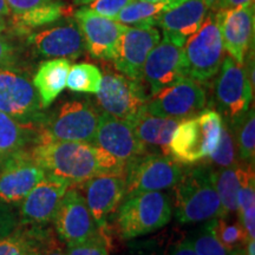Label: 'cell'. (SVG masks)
<instances>
[{
	"mask_svg": "<svg viewBox=\"0 0 255 255\" xmlns=\"http://www.w3.org/2000/svg\"><path fill=\"white\" fill-rule=\"evenodd\" d=\"M31 155L46 173L65 178L72 186L100 175H123L127 165L100 146L83 142H37Z\"/></svg>",
	"mask_w": 255,
	"mask_h": 255,
	"instance_id": "1",
	"label": "cell"
},
{
	"mask_svg": "<svg viewBox=\"0 0 255 255\" xmlns=\"http://www.w3.org/2000/svg\"><path fill=\"white\" fill-rule=\"evenodd\" d=\"M222 116L215 110H202L182 120L175 129L169 154L180 164H196L215 151L220 141Z\"/></svg>",
	"mask_w": 255,
	"mask_h": 255,
	"instance_id": "2",
	"label": "cell"
},
{
	"mask_svg": "<svg viewBox=\"0 0 255 255\" xmlns=\"http://www.w3.org/2000/svg\"><path fill=\"white\" fill-rule=\"evenodd\" d=\"M175 188V215L183 225L207 222L222 218V208L209 168L199 167L181 176Z\"/></svg>",
	"mask_w": 255,
	"mask_h": 255,
	"instance_id": "3",
	"label": "cell"
},
{
	"mask_svg": "<svg viewBox=\"0 0 255 255\" xmlns=\"http://www.w3.org/2000/svg\"><path fill=\"white\" fill-rule=\"evenodd\" d=\"M102 111L87 100H70L45 116L37 142L62 141L95 144Z\"/></svg>",
	"mask_w": 255,
	"mask_h": 255,
	"instance_id": "4",
	"label": "cell"
},
{
	"mask_svg": "<svg viewBox=\"0 0 255 255\" xmlns=\"http://www.w3.org/2000/svg\"><path fill=\"white\" fill-rule=\"evenodd\" d=\"M223 51L218 12L210 9L199 30L182 47L183 76L199 83L215 77L222 64Z\"/></svg>",
	"mask_w": 255,
	"mask_h": 255,
	"instance_id": "5",
	"label": "cell"
},
{
	"mask_svg": "<svg viewBox=\"0 0 255 255\" xmlns=\"http://www.w3.org/2000/svg\"><path fill=\"white\" fill-rule=\"evenodd\" d=\"M116 216L117 229L123 239L150 234L170 221L171 201L162 191H146L127 197Z\"/></svg>",
	"mask_w": 255,
	"mask_h": 255,
	"instance_id": "6",
	"label": "cell"
},
{
	"mask_svg": "<svg viewBox=\"0 0 255 255\" xmlns=\"http://www.w3.org/2000/svg\"><path fill=\"white\" fill-rule=\"evenodd\" d=\"M183 174L182 165L169 155L144 154L129 161L124 169V199L173 188Z\"/></svg>",
	"mask_w": 255,
	"mask_h": 255,
	"instance_id": "7",
	"label": "cell"
},
{
	"mask_svg": "<svg viewBox=\"0 0 255 255\" xmlns=\"http://www.w3.org/2000/svg\"><path fill=\"white\" fill-rule=\"evenodd\" d=\"M215 82V100L222 119L233 126L250 110L254 84L248 71L232 58L226 57Z\"/></svg>",
	"mask_w": 255,
	"mask_h": 255,
	"instance_id": "8",
	"label": "cell"
},
{
	"mask_svg": "<svg viewBox=\"0 0 255 255\" xmlns=\"http://www.w3.org/2000/svg\"><path fill=\"white\" fill-rule=\"evenodd\" d=\"M0 111L36 127L45 119L33 84L17 69H0Z\"/></svg>",
	"mask_w": 255,
	"mask_h": 255,
	"instance_id": "9",
	"label": "cell"
},
{
	"mask_svg": "<svg viewBox=\"0 0 255 255\" xmlns=\"http://www.w3.org/2000/svg\"><path fill=\"white\" fill-rule=\"evenodd\" d=\"M96 95L101 111L127 122L144 109L149 98L142 81L116 72L104 73Z\"/></svg>",
	"mask_w": 255,
	"mask_h": 255,
	"instance_id": "10",
	"label": "cell"
},
{
	"mask_svg": "<svg viewBox=\"0 0 255 255\" xmlns=\"http://www.w3.org/2000/svg\"><path fill=\"white\" fill-rule=\"evenodd\" d=\"M207 95L199 82L183 77L148 98L145 110L159 117L182 121L205 110Z\"/></svg>",
	"mask_w": 255,
	"mask_h": 255,
	"instance_id": "11",
	"label": "cell"
},
{
	"mask_svg": "<svg viewBox=\"0 0 255 255\" xmlns=\"http://www.w3.org/2000/svg\"><path fill=\"white\" fill-rule=\"evenodd\" d=\"M52 221L57 235L68 247L81 244L100 232L78 188L70 187L66 190Z\"/></svg>",
	"mask_w": 255,
	"mask_h": 255,
	"instance_id": "12",
	"label": "cell"
},
{
	"mask_svg": "<svg viewBox=\"0 0 255 255\" xmlns=\"http://www.w3.org/2000/svg\"><path fill=\"white\" fill-rule=\"evenodd\" d=\"M45 174L31 150L24 149L11 155L0 164V202L20 203Z\"/></svg>",
	"mask_w": 255,
	"mask_h": 255,
	"instance_id": "13",
	"label": "cell"
},
{
	"mask_svg": "<svg viewBox=\"0 0 255 255\" xmlns=\"http://www.w3.org/2000/svg\"><path fill=\"white\" fill-rule=\"evenodd\" d=\"M70 187H72L70 181L46 173L20 202V225L43 227L50 223Z\"/></svg>",
	"mask_w": 255,
	"mask_h": 255,
	"instance_id": "14",
	"label": "cell"
},
{
	"mask_svg": "<svg viewBox=\"0 0 255 255\" xmlns=\"http://www.w3.org/2000/svg\"><path fill=\"white\" fill-rule=\"evenodd\" d=\"M159 40V31L152 25H126L116 57L113 60L115 68L127 77L142 81V70L146 57Z\"/></svg>",
	"mask_w": 255,
	"mask_h": 255,
	"instance_id": "15",
	"label": "cell"
},
{
	"mask_svg": "<svg viewBox=\"0 0 255 255\" xmlns=\"http://www.w3.org/2000/svg\"><path fill=\"white\" fill-rule=\"evenodd\" d=\"M75 19L84 38L85 50L94 58L113 62L126 25L95 13L87 7L78 9Z\"/></svg>",
	"mask_w": 255,
	"mask_h": 255,
	"instance_id": "16",
	"label": "cell"
},
{
	"mask_svg": "<svg viewBox=\"0 0 255 255\" xmlns=\"http://www.w3.org/2000/svg\"><path fill=\"white\" fill-rule=\"evenodd\" d=\"M223 49L244 65L254 34V2L218 12Z\"/></svg>",
	"mask_w": 255,
	"mask_h": 255,
	"instance_id": "17",
	"label": "cell"
},
{
	"mask_svg": "<svg viewBox=\"0 0 255 255\" xmlns=\"http://www.w3.org/2000/svg\"><path fill=\"white\" fill-rule=\"evenodd\" d=\"M215 0H184L180 5L164 11L156 25L163 31V38L183 46L199 30L213 7Z\"/></svg>",
	"mask_w": 255,
	"mask_h": 255,
	"instance_id": "18",
	"label": "cell"
},
{
	"mask_svg": "<svg viewBox=\"0 0 255 255\" xmlns=\"http://www.w3.org/2000/svg\"><path fill=\"white\" fill-rule=\"evenodd\" d=\"M27 43L37 55L47 58L76 59L85 51L84 38L76 20L30 34Z\"/></svg>",
	"mask_w": 255,
	"mask_h": 255,
	"instance_id": "19",
	"label": "cell"
},
{
	"mask_svg": "<svg viewBox=\"0 0 255 255\" xmlns=\"http://www.w3.org/2000/svg\"><path fill=\"white\" fill-rule=\"evenodd\" d=\"M182 47L163 38L146 57L142 70V81L148 84L149 97L184 77Z\"/></svg>",
	"mask_w": 255,
	"mask_h": 255,
	"instance_id": "20",
	"label": "cell"
},
{
	"mask_svg": "<svg viewBox=\"0 0 255 255\" xmlns=\"http://www.w3.org/2000/svg\"><path fill=\"white\" fill-rule=\"evenodd\" d=\"M82 194L98 228L107 226V220L124 200L126 181L123 175H100L85 181Z\"/></svg>",
	"mask_w": 255,
	"mask_h": 255,
	"instance_id": "21",
	"label": "cell"
},
{
	"mask_svg": "<svg viewBox=\"0 0 255 255\" xmlns=\"http://www.w3.org/2000/svg\"><path fill=\"white\" fill-rule=\"evenodd\" d=\"M95 145L100 146L124 163L137 156L146 154L144 145L136 137L129 122L115 119L103 111L96 131Z\"/></svg>",
	"mask_w": 255,
	"mask_h": 255,
	"instance_id": "22",
	"label": "cell"
},
{
	"mask_svg": "<svg viewBox=\"0 0 255 255\" xmlns=\"http://www.w3.org/2000/svg\"><path fill=\"white\" fill-rule=\"evenodd\" d=\"M181 121L159 117L149 114L145 108L139 111L129 124L139 142L144 145L146 154L169 155L171 137Z\"/></svg>",
	"mask_w": 255,
	"mask_h": 255,
	"instance_id": "23",
	"label": "cell"
},
{
	"mask_svg": "<svg viewBox=\"0 0 255 255\" xmlns=\"http://www.w3.org/2000/svg\"><path fill=\"white\" fill-rule=\"evenodd\" d=\"M70 66V60L65 58H53L39 65L32 84L43 109H47L65 89Z\"/></svg>",
	"mask_w": 255,
	"mask_h": 255,
	"instance_id": "24",
	"label": "cell"
},
{
	"mask_svg": "<svg viewBox=\"0 0 255 255\" xmlns=\"http://www.w3.org/2000/svg\"><path fill=\"white\" fill-rule=\"evenodd\" d=\"M39 127L25 124L0 111V164L30 143H37Z\"/></svg>",
	"mask_w": 255,
	"mask_h": 255,
	"instance_id": "25",
	"label": "cell"
},
{
	"mask_svg": "<svg viewBox=\"0 0 255 255\" xmlns=\"http://www.w3.org/2000/svg\"><path fill=\"white\" fill-rule=\"evenodd\" d=\"M239 180L238 214L246 232L247 240L255 238V174L253 163H239L235 167Z\"/></svg>",
	"mask_w": 255,
	"mask_h": 255,
	"instance_id": "26",
	"label": "cell"
},
{
	"mask_svg": "<svg viewBox=\"0 0 255 255\" xmlns=\"http://www.w3.org/2000/svg\"><path fill=\"white\" fill-rule=\"evenodd\" d=\"M47 232L37 226L18 225L13 232L0 239V255H33Z\"/></svg>",
	"mask_w": 255,
	"mask_h": 255,
	"instance_id": "27",
	"label": "cell"
},
{
	"mask_svg": "<svg viewBox=\"0 0 255 255\" xmlns=\"http://www.w3.org/2000/svg\"><path fill=\"white\" fill-rule=\"evenodd\" d=\"M235 167L209 169L210 181L221 202L222 218L238 213L239 180Z\"/></svg>",
	"mask_w": 255,
	"mask_h": 255,
	"instance_id": "28",
	"label": "cell"
},
{
	"mask_svg": "<svg viewBox=\"0 0 255 255\" xmlns=\"http://www.w3.org/2000/svg\"><path fill=\"white\" fill-rule=\"evenodd\" d=\"M171 7H174V6L168 1L150 2L135 0L131 4L126 6L114 18V20L123 25H128V26H133V25H152V26H156V21H157L159 15Z\"/></svg>",
	"mask_w": 255,
	"mask_h": 255,
	"instance_id": "29",
	"label": "cell"
},
{
	"mask_svg": "<svg viewBox=\"0 0 255 255\" xmlns=\"http://www.w3.org/2000/svg\"><path fill=\"white\" fill-rule=\"evenodd\" d=\"M68 12H70L68 6L57 0L51 4L13 14V24L15 30L25 32L31 30V28L41 27L55 23Z\"/></svg>",
	"mask_w": 255,
	"mask_h": 255,
	"instance_id": "30",
	"label": "cell"
},
{
	"mask_svg": "<svg viewBox=\"0 0 255 255\" xmlns=\"http://www.w3.org/2000/svg\"><path fill=\"white\" fill-rule=\"evenodd\" d=\"M103 73L98 66L90 63H79L70 66L66 87L73 92L97 94L101 89Z\"/></svg>",
	"mask_w": 255,
	"mask_h": 255,
	"instance_id": "31",
	"label": "cell"
},
{
	"mask_svg": "<svg viewBox=\"0 0 255 255\" xmlns=\"http://www.w3.org/2000/svg\"><path fill=\"white\" fill-rule=\"evenodd\" d=\"M234 130L238 156L245 163H253L255 157V116L254 110H248L237 123L232 126Z\"/></svg>",
	"mask_w": 255,
	"mask_h": 255,
	"instance_id": "32",
	"label": "cell"
},
{
	"mask_svg": "<svg viewBox=\"0 0 255 255\" xmlns=\"http://www.w3.org/2000/svg\"><path fill=\"white\" fill-rule=\"evenodd\" d=\"M209 161L216 168H228L238 165V152L234 130L227 121L222 119L220 141L215 151L209 156Z\"/></svg>",
	"mask_w": 255,
	"mask_h": 255,
	"instance_id": "33",
	"label": "cell"
},
{
	"mask_svg": "<svg viewBox=\"0 0 255 255\" xmlns=\"http://www.w3.org/2000/svg\"><path fill=\"white\" fill-rule=\"evenodd\" d=\"M197 255H231V251L219 240L214 229V219L207 221L189 239Z\"/></svg>",
	"mask_w": 255,
	"mask_h": 255,
	"instance_id": "34",
	"label": "cell"
},
{
	"mask_svg": "<svg viewBox=\"0 0 255 255\" xmlns=\"http://www.w3.org/2000/svg\"><path fill=\"white\" fill-rule=\"evenodd\" d=\"M214 229L219 240L228 251H234L246 244L247 235L242 225L239 222H231L226 218L214 219Z\"/></svg>",
	"mask_w": 255,
	"mask_h": 255,
	"instance_id": "35",
	"label": "cell"
},
{
	"mask_svg": "<svg viewBox=\"0 0 255 255\" xmlns=\"http://www.w3.org/2000/svg\"><path fill=\"white\" fill-rule=\"evenodd\" d=\"M66 255H109V248L105 238L98 232L88 240L68 247Z\"/></svg>",
	"mask_w": 255,
	"mask_h": 255,
	"instance_id": "36",
	"label": "cell"
},
{
	"mask_svg": "<svg viewBox=\"0 0 255 255\" xmlns=\"http://www.w3.org/2000/svg\"><path fill=\"white\" fill-rule=\"evenodd\" d=\"M132 1L135 0H95L90 4L85 5L84 7L103 17L114 19L126 6L131 4Z\"/></svg>",
	"mask_w": 255,
	"mask_h": 255,
	"instance_id": "37",
	"label": "cell"
},
{
	"mask_svg": "<svg viewBox=\"0 0 255 255\" xmlns=\"http://www.w3.org/2000/svg\"><path fill=\"white\" fill-rule=\"evenodd\" d=\"M62 240L57 239L50 231L41 240L33 255H66Z\"/></svg>",
	"mask_w": 255,
	"mask_h": 255,
	"instance_id": "38",
	"label": "cell"
},
{
	"mask_svg": "<svg viewBox=\"0 0 255 255\" xmlns=\"http://www.w3.org/2000/svg\"><path fill=\"white\" fill-rule=\"evenodd\" d=\"M19 225L18 218L8 205L0 202V239L13 232Z\"/></svg>",
	"mask_w": 255,
	"mask_h": 255,
	"instance_id": "39",
	"label": "cell"
},
{
	"mask_svg": "<svg viewBox=\"0 0 255 255\" xmlns=\"http://www.w3.org/2000/svg\"><path fill=\"white\" fill-rule=\"evenodd\" d=\"M18 56L14 46L0 37V69H15Z\"/></svg>",
	"mask_w": 255,
	"mask_h": 255,
	"instance_id": "40",
	"label": "cell"
},
{
	"mask_svg": "<svg viewBox=\"0 0 255 255\" xmlns=\"http://www.w3.org/2000/svg\"><path fill=\"white\" fill-rule=\"evenodd\" d=\"M57 0H6L11 12L15 13H21V12L33 9L39 6H44L51 2H55Z\"/></svg>",
	"mask_w": 255,
	"mask_h": 255,
	"instance_id": "41",
	"label": "cell"
},
{
	"mask_svg": "<svg viewBox=\"0 0 255 255\" xmlns=\"http://www.w3.org/2000/svg\"><path fill=\"white\" fill-rule=\"evenodd\" d=\"M169 255H197L189 239H184L173 245L169 251Z\"/></svg>",
	"mask_w": 255,
	"mask_h": 255,
	"instance_id": "42",
	"label": "cell"
},
{
	"mask_svg": "<svg viewBox=\"0 0 255 255\" xmlns=\"http://www.w3.org/2000/svg\"><path fill=\"white\" fill-rule=\"evenodd\" d=\"M215 2H219V5L221 6V9H223L238 7V6L245 4H250V2H254V0H215Z\"/></svg>",
	"mask_w": 255,
	"mask_h": 255,
	"instance_id": "43",
	"label": "cell"
},
{
	"mask_svg": "<svg viewBox=\"0 0 255 255\" xmlns=\"http://www.w3.org/2000/svg\"><path fill=\"white\" fill-rule=\"evenodd\" d=\"M9 14H11V9H9L6 0H0V18Z\"/></svg>",
	"mask_w": 255,
	"mask_h": 255,
	"instance_id": "44",
	"label": "cell"
},
{
	"mask_svg": "<svg viewBox=\"0 0 255 255\" xmlns=\"http://www.w3.org/2000/svg\"><path fill=\"white\" fill-rule=\"evenodd\" d=\"M246 250H245V255H255V241L248 240L246 242Z\"/></svg>",
	"mask_w": 255,
	"mask_h": 255,
	"instance_id": "45",
	"label": "cell"
},
{
	"mask_svg": "<svg viewBox=\"0 0 255 255\" xmlns=\"http://www.w3.org/2000/svg\"><path fill=\"white\" fill-rule=\"evenodd\" d=\"M142 1H150V2H159V1H168V2H170L171 5L174 6H177V5H180L181 2H183L184 0H142Z\"/></svg>",
	"mask_w": 255,
	"mask_h": 255,
	"instance_id": "46",
	"label": "cell"
},
{
	"mask_svg": "<svg viewBox=\"0 0 255 255\" xmlns=\"http://www.w3.org/2000/svg\"><path fill=\"white\" fill-rule=\"evenodd\" d=\"M92 1H95V0H73V2H75L76 5H83V6L90 4Z\"/></svg>",
	"mask_w": 255,
	"mask_h": 255,
	"instance_id": "47",
	"label": "cell"
},
{
	"mask_svg": "<svg viewBox=\"0 0 255 255\" xmlns=\"http://www.w3.org/2000/svg\"><path fill=\"white\" fill-rule=\"evenodd\" d=\"M231 255H245V250L242 247L237 248V250L231 252Z\"/></svg>",
	"mask_w": 255,
	"mask_h": 255,
	"instance_id": "48",
	"label": "cell"
},
{
	"mask_svg": "<svg viewBox=\"0 0 255 255\" xmlns=\"http://www.w3.org/2000/svg\"><path fill=\"white\" fill-rule=\"evenodd\" d=\"M5 28H6V23L2 20V18H0V34L5 31Z\"/></svg>",
	"mask_w": 255,
	"mask_h": 255,
	"instance_id": "49",
	"label": "cell"
}]
</instances>
